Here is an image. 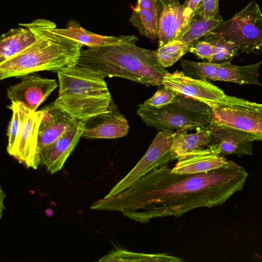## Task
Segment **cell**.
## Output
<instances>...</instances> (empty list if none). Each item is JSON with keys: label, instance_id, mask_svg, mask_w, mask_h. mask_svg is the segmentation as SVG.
<instances>
[{"label": "cell", "instance_id": "1", "mask_svg": "<svg viewBox=\"0 0 262 262\" xmlns=\"http://www.w3.org/2000/svg\"><path fill=\"white\" fill-rule=\"evenodd\" d=\"M248 176L243 166L231 160L219 168L190 174L175 173L165 165L118 194L96 201L91 208L118 211L141 223L178 217L196 208L223 205L243 189Z\"/></svg>", "mask_w": 262, "mask_h": 262}, {"label": "cell", "instance_id": "2", "mask_svg": "<svg viewBox=\"0 0 262 262\" xmlns=\"http://www.w3.org/2000/svg\"><path fill=\"white\" fill-rule=\"evenodd\" d=\"M19 25L34 32L37 39L21 53L0 63V80L39 71L57 72L62 68L76 64L83 46L57 33L55 23L39 18Z\"/></svg>", "mask_w": 262, "mask_h": 262}, {"label": "cell", "instance_id": "3", "mask_svg": "<svg viewBox=\"0 0 262 262\" xmlns=\"http://www.w3.org/2000/svg\"><path fill=\"white\" fill-rule=\"evenodd\" d=\"M76 65L104 78L121 77L148 86L161 85L168 72L159 64L155 51L129 42L81 50Z\"/></svg>", "mask_w": 262, "mask_h": 262}, {"label": "cell", "instance_id": "4", "mask_svg": "<svg viewBox=\"0 0 262 262\" xmlns=\"http://www.w3.org/2000/svg\"><path fill=\"white\" fill-rule=\"evenodd\" d=\"M59 91L52 103L75 120L85 122L114 103L103 77L76 64L57 72Z\"/></svg>", "mask_w": 262, "mask_h": 262}, {"label": "cell", "instance_id": "5", "mask_svg": "<svg viewBox=\"0 0 262 262\" xmlns=\"http://www.w3.org/2000/svg\"><path fill=\"white\" fill-rule=\"evenodd\" d=\"M137 114L146 125L159 130L207 127L212 117L209 105L178 93L171 103L161 108L140 104Z\"/></svg>", "mask_w": 262, "mask_h": 262}, {"label": "cell", "instance_id": "6", "mask_svg": "<svg viewBox=\"0 0 262 262\" xmlns=\"http://www.w3.org/2000/svg\"><path fill=\"white\" fill-rule=\"evenodd\" d=\"M211 32L232 43L238 52L262 53V12L256 0Z\"/></svg>", "mask_w": 262, "mask_h": 262}, {"label": "cell", "instance_id": "7", "mask_svg": "<svg viewBox=\"0 0 262 262\" xmlns=\"http://www.w3.org/2000/svg\"><path fill=\"white\" fill-rule=\"evenodd\" d=\"M211 123L224 125L252 141H262V103L226 95L212 107Z\"/></svg>", "mask_w": 262, "mask_h": 262}, {"label": "cell", "instance_id": "8", "mask_svg": "<svg viewBox=\"0 0 262 262\" xmlns=\"http://www.w3.org/2000/svg\"><path fill=\"white\" fill-rule=\"evenodd\" d=\"M173 132L169 129L160 130L141 159L106 196L118 194L153 170L167 165L169 162L175 160L171 150Z\"/></svg>", "mask_w": 262, "mask_h": 262}, {"label": "cell", "instance_id": "9", "mask_svg": "<svg viewBox=\"0 0 262 262\" xmlns=\"http://www.w3.org/2000/svg\"><path fill=\"white\" fill-rule=\"evenodd\" d=\"M42 110L33 111L26 106L25 115L9 155L28 168L36 169L41 163L38 131Z\"/></svg>", "mask_w": 262, "mask_h": 262}, {"label": "cell", "instance_id": "10", "mask_svg": "<svg viewBox=\"0 0 262 262\" xmlns=\"http://www.w3.org/2000/svg\"><path fill=\"white\" fill-rule=\"evenodd\" d=\"M162 85L171 91L209 105L211 108L222 101L226 94L207 80L191 78L182 71L168 72Z\"/></svg>", "mask_w": 262, "mask_h": 262}, {"label": "cell", "instance_id": "11", "mask_svg": "<svg viewBox=\"0 0 262 262\" xmlns=\"http://www.w3.org/2000/svg\"><path fill=\"white\" fill-rule=\"evenodd\" d=\"M57 86L55 79L29 74L7 89V98L11 102L23 103L31 110L37 111Z\"/></svg>", "mask_w": 262, "mask_h": 262}, {"label": "cell", "instance_id": "12", "mask_svg": "<svg viewBox=\"0 0 262 262\" xmlns=\"http://www.w3.org/2000/svg\"><path fill=\"white\" fill-rule=\"evenodd\" d=\"M84 122L75 120L68 130L53 143L39 149L41 163L53 174L62 168L82 137Z\"/></svg>", "mask_w": 262, "mask_h": 262}, {"label": "cell", "instance_id": "13", "mask_svg": "<svg viewBox=\"0 0 262 262\" xmlns=\"http://www.w3.org/2000/svg\"><path fill=\"white\" fill-rule=\"evenodd\" d=\"M125 117L113 103L106 112L84 122L82 137L86 139H115L124 137L129 130Z\"/></svg>", "mask_w": 262, "mask_h": 262}, {"label": "cell", "instance_id": "14", "mask_svg": "<svg viewBox=\"0 0 262 262\" xmlns=\"http://www.w3.org/2000/svg\"><path fill=\"white\" fill-rule=\"evenodd\" d=\"M208 127L213 138L208 146L217 154L238 157L252 155L253 141L245 135L231 128L213 123Z\"/></svg>", "mask_w": 262, "mask_h": 262}, {"label": "cell", "instance_id": "15", "mask_svg": "<svg viewBox=\"0 0 262 262\" xmlns=\"http://www.w3.org/2000/svg\"><path fill=\"white\" fill-rule=\"evenodd\" d=\"M177 160L171 171L181 174L206 172L224 166L228 161L208 146L187 153Z\"/></svg>", "mask_w": 262, "mask_h": 262}, {"label": "cell", "instance_id": "16", "mask_svg": "<svg viewBox=\"0 0 262 262\" xmlns=\"http://www.w3.org/2000/svg\"><path fill=\"white\" fill-rule=\"evenodd\" d=\"M43 116L38 131L39 149L53 143L63 135L75 121L53 104L42 110Z\"/></svg>", "mask_w": 262, "mask_h": 262}, {"label": "cell", "instance_id": "17", "mask_svg": "<svg viewBox=\"0 0 262 262\" xmlns=\"http://www.w3.org/2000/svg\"><path fill=\"white\" fill-rule=\"evenodd\" d=\"M192 19L180 2L164 7L158 23L159 47L177 39Z\"/></svg>", "mask_w": 262, "mask_h": 262}, {"label": "cell", "instance_id": "18", "mask_svg": "<svg viewBox=\"0 0 262 262\" xmlns=\"http://www.w3.org/2000/svg\"><path fill=\"white\" fill-rule=\"evenodd\" d=\"M54 31L59 35L89 48L99 47L121 42L136 44L138 39L135 35L114 36L97 34L84 29L79 23L74 20L70 21L66 28H57L56 27Z\"/></svg>", "mask_w": 262, "mask_h": 262}, {"label": "cell", "instance_id": "19", "mask_svg": "<svg viewBox=\"0 0 262 262\" xmlns=\"http://www.w3.org/2000/svg\"><path fill=\"white\" fill-rule=\"evenodd\" d=\"M162 7L157 0H137L129 18L142 35L155 39L158 36V23Z\"/></svg>", "mask_w": 262, "mask_h": 262}, {"label": "cell", "instance_id": "20", "mask_svg": "<svg viewBox=\"0 0 262 262\" xmlns=\"http://www.w3.org/2000/svg\"><path fill=\"white\" fill-rule=\"evenodd\" d=\"M19 26L1 35L0 63L14 57L37 40V36L34 32L26 27Z\"/></svg>", "mask_w": 262, "mask_h": 262}, {"label": "cell", "instance_id": "21", "mask_svg": "<svg viewBox=\"0 0 262 262\" xmlns=\"http://www.w3.org/2000/svg\"><path fill=\"white\" fill-rule=\"evenodd\" d=\"M187 132H173L171 150L176 160L187 153L207 147L213 139L208 127L199 128L193 133L187 134Z\"/></svg>", "mask_w": 262, "mask_h": 262}, {"label": "cell", "instance_id": "22", "mask_svg": "<svg viewBox=\"0 0 262 262\" xmlns=\"http://www.w3.org/2000/svg\"><path fill=\"white\" fill-rule=\"evenodd\" d=\"M262 63L246 66H236L231 62L220 63L214 81H223L239 84H260L258 81L259 69Z\"/></svg>", "mask_w": 262, "mask_h": 262}, {"label": "cell", "instance_id": "23", "mask_svg": "<svg viewBox=\"0 0 262 262\" xmlns=\"http://www.w3.org/2000/svg\"><path fill=\"white\" fill-rule=\"evenodd\" d=\"M223 21L224 20L220 14L212 17L194 16L177 39L190 46L210 32Z\"/></svg>", "mask_w": 262, "mask_h": 262}, {"label": "cell", "instance_id": "24", "mask_svg": "<svg viewBox=\"0 0 262 262\" xmlns=\"http://www.w3.org/2000/svg\"><path fill=\"white\" fill-rule=\"evenodd\" d=\"M99 261L180 262V257L165 253L146 254L118 249L104 255Z\"/></svg>", "mask_w": 262, "mask_h": 262}, {"label": "cell", "instance_id": "25", "mask_svg": "<svg viewBox=\"0 0 262 262\" xmlns=\"http://www.w3.org/2000/svg\"><path fill=\"white\" fill-rule=\"evenodd\" d=\"M189 47L184 42L175 39L159 47L155 53L159 64L163 68L173 66L189 52Z\"/></svg>", "mask_w": 262, "mask_h": 262}, {"label": "cell", "instance_id": "26", "mask_svg": "<svg viewBox=\"0 0 262 262\" xmlns=\"http://www.w3.org/2000/svg\"><path fill=\"white\" fill-rule=\"evenodd\" d=\"M203 38L214 47L212 62H231L233 58L238 54L239 52L235 46L222 36L210 32Z\"/></svg>", "mask_w": 262, "mask_h": 262}, {"label": "cell", "instance_id": "27", "mask_svg": "<svg viewBox=\"0 0 262 262\" xmlns=\"http://www.w3.org/2000/svg\"><path fill=\"white\" fill-rule=\"evenodd\" d=\"M182 72L193 78L213 80L220 63L212 62H196L183 59L181 61Z\"/></svg>", "mask_w": 262, "mask_h": 262}, {"label": "cell", "instance_id": "28", "mask_svg": "<svg viewBox=\"0 0 262 262\" xmlns=\"http://www.w3.org/2000/svg\"><path fill=\"white\" fill-rule=\"evenodd\" d=\"M8 107L11 110L12 113L7 133L8 137L7 151L9 154L13 147L17 135L23 121L26 111V105L21 102H11V104Z\"/></svg>", "mask_w": 262, "mask_h": 262}, {"label": "cell", "instance_id": "29", "mask_svg": "<svg viewBox=\"0 0 262 262\" xmlns=\"http://www.w3.org/2000/svg\"><path fill=\"white\" fill-rule=\"evenodd\" d=\"M177 93L164 87L159 88L155 94L143 103L145 106L161 108L171 103Z\"/></svg>", "mask_w": 262, "mask_h": 262}, {"label": "cell", "instance_id": "30", "mask_svg": "<svg viewBox=\"0 0 262 262\" xmlns=\"http://www.w3.org/2000/svg\"><path fill=\"white\" fill-rule=\"evenodd\" d=\"M189 52L200 58L206 59L212 62L214 54V47L206 40H199L190 46Z\"/></svg>", "mask_w": 262, "mask_h": 262}, {"label": "cell", "instance_id": "31", "mask_svg": "<svg viewBox=\"0 0 262 262\" xmlns=\"http://www.w3.org/2000/svg\"><path fill=\"white\" fill-rule=\"evenodd\" d=\"M219 0H203L194 16L212 17L219 14Z\"/></svg>", "mask_w": 262, "mask_h": 262}, {"label": "cell", "instance_id": "32", "mask_svg": "<svg viewBox=\"0 0 262 262\" xmlns=\"http://www.w3.org/2000/svg\"><path fill=\"white\" fill-rule=\"evenodd\" d=\"M203 0H185L183 4L186 13L192 18Z\"/></svg>", "mask_w": 262, "mask_h": 262}, {"label": "cell", "instance_id": "33", "mask_svg": "<svg viewBox=\"0 0 262 262\" xmlns=\"http://www.w3.org/2000/svg\"><path fill=\"white\" fill-rule=\"evenodd\" d=\"M159 4L163 8L165 6L179 3L180 0H157Z\"/></svg>", "mask_w": 262, "mask_h": 262}]
</instances>
